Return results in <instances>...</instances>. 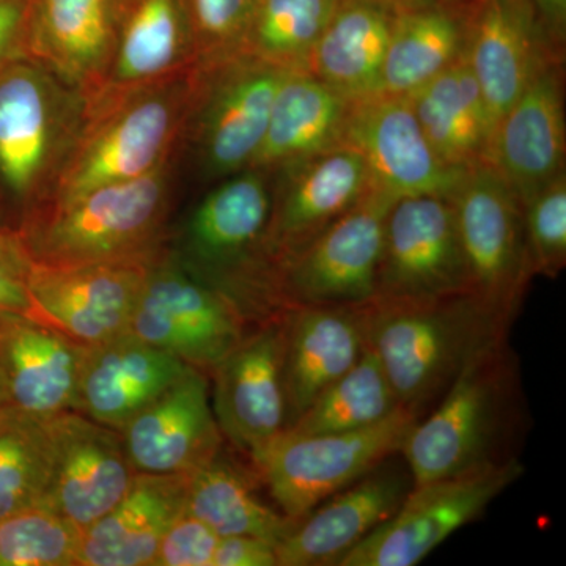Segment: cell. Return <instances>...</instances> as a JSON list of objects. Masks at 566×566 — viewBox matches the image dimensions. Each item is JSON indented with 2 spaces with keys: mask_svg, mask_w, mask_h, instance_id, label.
Here are the masks:
<instances>
[{
  "mask_svg": "<svg viewBox=\"0 0 566 566\" xmlns=\"http://www.w3.org/2000/svg\"><path fill=\"white\" fill-rule=\"evenodd\" d=\"M271 210L273 175L249 167L219 180L170 248L189 273L240 312L248 326L286 311L266 249Z\"/></svg>",
  "mask_w": 566,
  "mask_h": 566,
  "instance_id": "cell-1",
  "label": "cell"
},
{
  "mask_svg": "<svg viewBox=\"0 0 566 566\" xmlns=\"http://www.w3.org/2000/svg\"><path fill=\"white\" fill-rule=\"evenodd\" d=\"M367 348L401 408L422 417L486 349L509 340L512 323L472 293L420 303H370Z\"/></svg>",
  "mask_w": 566,
  "mask_h": 566,
  "instance_id": "cell-2",
  "label": "cell"
},
{
  "mask_svg": "<svg viewBox=\"0 0 566 566\" xmlns=\"http://www.w3.org/2000/svg\"><path fill=\"white\" fill-rule=\"evenodd\" d=\"M521 385L509 340L474 357L438 403L420 417L400 449L415 485L516 460Z\"/></svg>",
  "mask_w": 566,
  "mask_h": 566,
  "instance_id": "cell-3",
  "label": "cell"
},
{
  "mask_svg": "<svg viewBox=\"0 0 566 566\" xmlns=\"http://www.w3.org/2000/svg\"><path fill=\"white\" fill-rule=\"evenodd\" d=\"M192 91L193 70L136 91L85 98L80 133L48 202L136 180L172 161Z\"/></svg>",
  "mask_w": 566,
  "mask_h": 566,
  "instance_id": "cell-4",
  "label": "cell"
},
{
  "mask_svg": "<svg viewBox=\"0 0 566 566\" xmlns=\"http://www.w3.org/2000/svg\"><path fill=\"white\" fill-rule=\"evenodd\" d=\"M172 197V161L132 181L41 205L14 233L33 266H71L161 248Z\"/></svg>",
  "mask_w": 566,
  "mask_h": 566,
  "instance_id": "cell-5",
  "label": "cell"
},
{
  "mask_svg": "<svg viewBox=\"0 0 566 566\" xmlns=\"http://www.w3.org/2000/svg\"><path fill=\"white\" fill-rule=\"evenodd\" d=\"M84 107L80 91L28 55L0 70V199L18 223L51 199Z\"/></svg>",
  "mask_w": 566,
  "mask_h": 566,
  "instance_id": "cell-6",
  "label": "cell"
},
{
  "mask_svg": "<svg viewBox=\"0 0 566 566\" xmlns=\"http://www.w3.org/2000/svg\"><path fill=\"white\" fill-rule=\"evenodd\" d=\"M420 417L400 408L381 422L342 433L282 431L252 465L283 515L297 523L331 495L400 453Z\"/></svg>",
  "mask_w": 566,
  "mask_h": 566,
  "instance_id": "cell-7",
  "label": "cell"
},
{
  "mask_svg": "<svg viewBox=\"0 0 566 566\" xmlns=\"http://www.w3.org/2000/svg\"><path fill=\"white\" fill-rule=\"evenodd\" d=\"M289 73L248 52L193 69L182 142H188L205 178L223 180L252 166Z\"/></svg>",
  "mask_w": 566,
  "mask_h": 566,
  "instance_id": "cell-8",
  "label": "cell"
},
{
  "mask_svg": "<svg viewBox=\"0 0 566 566\" xmlns=\"http://www.w3.org/2000/svg\"><path fill=\"white\" fill-rule=\"evenodd\" d=\"M449 200L471 293L512 323L534 279L523 207L486 164L464 170Z\"/></svg>",
  "mask_w": 566,
  "mask_h": 566,
  "instance_id": "cell-9",
  "label": "cell"
},
{
  "mask_svg": "<svg viewBox=\"0 0 566 566\" xmlns=\"http://www.w3.org/2000/svg\"><path fill=\"white\" fill-rule=\"evenodd\" d=\"M248 327L221 293L189 273L164 244L153 260L126 334L210 375L240 344Z\"/></svg>",
  "mask_w": 566,
  "mask_h": 566,
  "instance_id": "cell-10",
  "label": "cell"
},
{
  "mask_svg": "<svg viewBox=\"0 0 566 566\" xmlns=\"http://www.w3.org/2000/svg\"><path fill=\"white\" fill-rule=\"evenodd\" d=\"M398 197L374 185L359 203L279 270L283 307H363L376 296L387 216Z\"/></svg>",
  "mask_w": 566,
  "mask_h": 566,
  "instance_id": "cell-11",
  "label": "cell"
},
{
  "mask_svg": "<svg viewBox=\"0 0 566 566\" xmlns=\"http://www.w3.org/2000/svg\"><path fill=\"white\" fill-rule=\"evenodd\" d=\"M524 474L517 460L412 485L389 520L365 536L338 566H415L476 517Z\"/></svg>",
  "mask_w": 566,
  "mask_h": 566,
  "instance_id": "cell-12",
  "label": "cell"
},
{
  "mask_svg": "<svg viewBox=\"0 0 566 566\" xmlns=\"http://www.w3.org/2000/svg\"><path fill=\"white\" fill-rule=\"evenodd\" d=\"M159 249L142 255L71 266L29 264L31 318L50 324L84 346L106 344L122 337L128 333Z\"/></svg>",
  "mask_w": 566,
  "mask_h": 566,
  "instance_id": "cell-13",
  "label": "cell"
},
{
  "mask_svg": "<svg viewBox=\"0 0 566 566\" xmlns=\"http://www.w3.org/2000/svg\"><path fill=\"white\" fill-rule=\"evenodd\" d=\"M471 293L455 212L447 197H400L387 216L371 303H420Z\"/></svg>",
  "mask_w": 566,
  "mask_h": 566,
  "instance_id": "cell-14",
  "label": "cell"
},
{
  "mask_svg": "<svg viewBox=\"0 0 566 566\" xmlns=\"http://www.w3.org/2000/svg\"><path fill=\"white\" fill-rule=\"evenodd\" d=\"M46 420L51 474L41 505L85 531L125 497L137 471L120 431L80 411L61 412Z\"/></svg>",
  "mask_w": 566,
  "mask_h": 566,
  "instance_id": "cell-15",
  "label": "cell"
},
{
  "mask_svg": "<svg viewBox=\"0 0 566 566\" xmlns=\"http://www.w3.org/2000/svg\"><path fill=\"white\" fill-rule=\"evenodd\" d=\"M210 375L221 433L252 461L286 428L283 314L248 331Z\"/></svg>",
  "mask_w": 566,
  "mask_h": 566,
  "instance_id": "cell-16",
  "label": "cell"
},
{
  "mask_svg": "<svg viewBox=\"0 0 566 566\" xmlns=\"http://www.w3.org/2000/svg\"><path fill=\"white\" fill-rule=\"evenodd\" d=\"M342 145L359 153L375 185L398 199H449L464 174L436 155L408 96L371 93L352 99Z\"/></svg>",
  "mask_w": 566,
  "mask_h": 566,
  "instance_id": "cell-17",
  "label": "cell"
},
{
  "mask_svg": "<svg viewBox=\"0 0 566 566\" xmlns=\"http://www.w3.org/2000/svg\"><path fill=\"white\" fill-rule=\"evenodd\" d=\"M273 175L266 249L277 271L374 188L363 156L340 145ZM279 285V283H277Z\"/></svg>",
  "mask_w": 566,
  "mask_h": 566,
  "instance_id": "cell-18",
  "label": "cell"
},
{
  "mask_svg": "<svg viewBox=\"0 0 566 566\" xmlns=\"http://www.w3.org/2000/svg\"><path fill=\"white\" fill-rule=\"evenodd\" d=\"M562 59H551L495 122L485 161L523 207L565 174L566 126Z\"/></svg>",
  "mask_w": 566,
  "mask_h": 566,
  "instance_id": "cell-19",
  "label": "cell"
},
{
  "mask_svg": "<svg viewBox=\"0 0 566 566\" xmlns=\"http://www.w3.org/2000/svg\"><path fill=\"white\" fill-rule=\"evenodd\" d=\"M137 474L188 475L222 450L208 374L189 367L120 430Z\"/></svg>",
  "mask_w": 566,
  "mask_h": 566,
  "instance_id": "cell-20",
  "label": "cell"
},
{
  "mask_svg": "<svg viewBox=\"0 0 566 566\" xmlns=\"http://www.w3.org/2000/svg\"><path fill=\"white\" fill-rule=\"evenodd\" d=\"M560 43L542 28L532 0H476L468 61L493 126L536 71L562 59Z\"/></svg>",
  "mask_w": 566,
  "mask_h": 566,
  "instance_id": "cell-21",
  "label": "cell"
},
{
  "mask_svg": "<svg viewBox=\"0 0 566 566\" xmlns=\"http://www.w3.org/2000/svg\"><path fill=\"white\" fill-rule=\"evenodd\" d=\"M412 485L408 468L385 461L297 521L277 546V566H338L397 512Z\"/></svg>",
  "mask_w": 566,
  "mask_h": 566,
  "instance_id": "cell-22",
  "label": "cell"
},
{
  "mask_svg": "<svg viewBox=\"0 0 566 566\" xmlns=\"http://www.w3.org/2000/svg\"><path fill=\"white\" fill-rule=\"evenodd\" d=\"M196 69L182 0H114L111 57L98 87L117 95L174 80Z\"/></svg>",
  "mask_w": 566,
  "mask_h": 566,
  "instance_id": "cell-23",
  "label": "cell"
},
{
  "mask_svg": "<svg viewBox=\"0 0 566 566\" xmlns=\"http://www.w3.org/2000/svg\"><path fill=\"white\" fill-rule=\"evenodd\" d=\"M367 349V316L348 305H294L283 312L286 427Z\"/></svg>",
  "mask_w": 566,
  "mask_h": 566,
  "instance_id": "cell-24",
  "label": "cell"
},
{
  "mask_svg": "<svg viewBox=\"0 0 566 566\" xmlns=\"http://www.w3.org/2000/svg\"><path fill=\"white\" fill-rule=\"evenodd\" d=\"M88 346L28 316L0 319V370L10 403L48 419L76 411Z\"/></svg>",
  "mask_w": 566,
  "mask_h": 566,
  "instance_id": "cell-25",
  "label": "cell"
},
{
  "mask_svg": "<svg viewBox=\"0 0 566 566\" xmlns=\"http://www.w3.org/2000/svg\"><path fill=\"white\" fill-rule=\"evenodd\" d=\"M189 367L129 334L88 346L76 411L120 431Z\"/></svg>",
  "mask_w": 566,
  "mask_h": 566,
  "instance_id": "cell-26",
  "label": "cell"
},
{
  "mask_svg": "<svg viewBox=\"0 0 566 566\" xmlns=\"http://www.w3.org/2000/svg\"><path fill=\"white\" fill-rule=\"evenodd\" d=\"M112 28L114 0H29L25 55L87 96L109 62Z\"/></svg>",
  "mask_w": 566,
  "mask_h": 566,
  "instance_id": "cell-27",
  "label": "cell"
},
{
  "mask_svg": "<svg viewBox=\"0 0 566 566\" xmlns=\"http://www.w3.org/2000/svg\"><path fill=\"white\" fill-rule=\"evenodd\" d=\"M188 476L137 474L125 497L82 531L77 566H151L163 535L185 512Z\"/></svg>",
  "mask_w": 566,
  "mask_h": 566,
  "instance_id": "cell-28",
  "label": "cell"
},
{
  "mask_svg": "<svg viewBox=\"0 0 566 566\" xmlns=\"http://www.w3.org/2000/svg\"><path fill=\"white\" fill-rule=\"evenodd\" d=\"M476 0H434L398 13L376 93L411 96L468 54Z\"/></svg>",
  "mask_w": 566,
  "mask_h": 566,
  "instance_id": "cell-29",
  "label": "cell"
},
{
  "mask_svg": "<svg viewBox=\"0 0 566 566\" xmlns=\"http://www.w3.org/2000/svg\"><path fill=\"white\" fill-rule=\"evenodd\" d=\"M352 99L308 71H290L275 95L253 169L275 174L318 153L340 147Z\"/></svg>",
  "mask_w": 566,
  "mask_h": 566,
  "instance_id": "cell-30",
  "label": "cell"
},
{
  "mask_svg": "<svg viewBox=\"0 0 566 566\" xmlns=\"http://www.w3.org/2000/svg\"><path fill=\"white\" fill-rule=\"evenodd\" d=\"M397 14L376 0H342L305 71L349 99L378 92Z\"/></svg>",
  "mask_w": 566,
  "mask_h": 566,
  "instance_id": "cell-31",
  "label": "cell"
},
{
  "mask_svg": "<svg viewBox=\"0 0 566 566\" xmlns=\"http://www.w3.org/2000/svg\"><path fill=\"white\" fill-rule=\"evenodd\" d=\"M436 155L457 170L485 161L491 120L468 54L409 96Z\"/></svg>",
  "mask_w": 566,
  "mask_h": 566,
  "instance_id": "cell-32",
  "label": "cell"
},
{
  "mask_svg": "<svg viewBox=\"0 0 566 566\" xmlns=\"http://www.w3.org/2000/svg\"><path fill=\"white\" fill-rule=\"evenodd\" d=\"M255 471L218 453L188 476L186 510L219 536H256L281 545L296 526L281 510L264 504Z\"/></svg>",
  "mask_w": 566,
  "mask_h": 566,
  "instance_id": "cell-33",
  "label": "cell"
},
{
  "mask_svg": "<svg viewBox=\"0 0 566 566\" xmlns=\"http://www.w3.org/2000/svg\"><path fill=\"white\" fill-rule=\"evenodd\" d=\"M400 408L381 364L367 348L344 376L323 390L304 415L283 431L323 434L359 430L381 422Z\"/></svg>",
  "mask_w": 566,
  "mask_h": 566,
  "instance_id": "cell-34",
  "label": "cell"
},
{
  "mask_svg": "<svg viewBox=\"0 0 566 566\" xmlns=\"http://www.w3.org/2000/svg\"><path fill=\"white\" fill-rule=\"evenodd\" d=\"M342 0H259L243 52L283 70L305 71Z\"/></svg>",
  "mask_w": 566,
  "mask_h": 566,
  "instance_id": "cell-35",
  "label": "cell"
},
{
  "mask_svg": "<svg viewBox=\"0 0 566 566\" xmlns=\"http://www.w3.org/2000/svg\"><path fill=\"white\" fill-rule=\"evenodd\" d=\"M50 474L48 420L13 405L0 408V520L41 504Z\"/></svg>",
  "mask_w": 566,
  "mask_h": 566,
  "instance_id": "cell-36",
  "label": "cell"
},
{
  "mask_svg": "<svg viewBox=\"0 0 566 566\" xmlns=\"http://www.w3.org/2000/svg\"><path fill=\"white\" fill-rule=\"evenodd\" d=\"M82 531L46 505L0 520V566H77Z\"/></svg>",
  "mask_w": 566,
  "mask_h": 566,
  "instance_id": "cell-37",
  "label": "cell"
},
{
  "mask_svg": "<svg viewBox=\"0 0 566 566\" xmlns=\"http://www.w3.org/2000/svg\"><path fill=\"white\" fill-rule=\"evenodd\" d=\"M191 29L196 66L244 50L259 0H182Z\"/></svg>",
  "mask_w": 566,
  "mask_h": 566,
  "instance_id": "cell-38",
  "label": "cell"
},
{
  "mask_svg": "<svg viewBox=\"0 0 566 566\" xmlns=\"http://www.w3.org/2000/svg\"><path fill=\"white\" fill-rule=\"evenodd\" d=\"M532 274L556 279L566 266V175L562 174L523 205Z\"/></svg>",
  "mask_w": 566,
  "mask_h": 566,
  "instance_id": "cell-39",
  "label": "cell"
},
{
  "mask_svg": "<svg viewBox=\"0 0 566 566\" xmlns=\"http://www.w3.org/2000/svg\"><path fill=\"white\" fill-rule=\"evenodd\" d=\"M221 536L185 509L163 535L151 566H212Z\"/></svg>",
  "mask_w": 566,
  "mask_h": 566,
  "instance_id": "cell-40",
  "label": "cell"
},
{
  "mask_svg": "<svg viewBox=\"0 0 566 566\" xmlns=\"http://www.w3.org/2000/svg\"><path fill=\"white\" fill-rule=\"evenodd\" d=\"M29 260L17 233L0 226V316H28L32 305L28 293Z\"/></svg>",
  "mask_w": 566,
  "mask_h": 566,
  "instance_id": "cell-41",
  "label": "cell"
},
{
  "mask_svg": "<svg viewBox=\"0 0 566 566\" xmlns=\"http://www.w3.org/2000/svg\"><path fill=\"white\" fill-rule=\"evenodd\" d=\"M212 566H277V545L256 536H222Z\"/></svg>",
  "mask_w": 566,
  "mask_h": 566,
  "instance_id": "cell-42",
  "label": "cell"
},
{
  "mask_svg": "<svg viewBox=\"0 0 566 566\" xmlns=\"http://www.w3.org/2000/svg\"><path fill=\"white\" fill-rule=\"evenodd\" d=\"M29 0H0V70L25 55Z\"/></svg>",
  "mask_w": 566,
  "mask_h": 566,
  "instance_id": "cell-43",
  "label": "cell"
},
{
  "mask_svg": "<svg viewBox=\"0 0 566 566\" xmlns=\"http://www.w3.org/2000/svg\"><path fill=\"white\" fill-rule=\"evenodd\" d=\"M538 6L545 11L546 18L556 24V31L560 35V21L565 17L566 0H536Z\"/></svg>",
  "mask_w": 566,
  "mask_h": 566,
  "instance_id": "cell-44",
  "label": "cell"
},
{
  "mask_svg": "<svg viewBox=\"0 0 566 566\" xmlns=\"http://www.w3.org/2000/svg\"><path fill=\"white\" fill-rule=\"evenodd\" d=\"M376 2L385 3V6L390 7L397 13H403V11L427 6V3L434 2V0H376Z\"/></svg>",
  "mask_w": 566,
  "mask_h": 566,
  "instance_id": "cell-45",
  "label": "cell"
},
{
  "mask_svg": "<svg viewBox=\"0 0 566 566\" xmlns=\"http://www.w3.org/2000/svg\"><path fill=\"white\" fill-rule=\"evenodd\" d=\"M7 405H11L9 389H7L6 376H3L2 370H0V408Z\"/></svg>",
  "mask_w": 566,
  "mask_h": 566,
  "instance_id": "cell-46",
  "label": "cell"
},
{
  "mask_svg": "<svg viewBox=\"0 0 566 566\" xmlns=\"http://www.w3.org/2000/svg\"><path fill=\"white\" fill-rule=\"evenodd\" d=\"M2 318H3V316H0V319H2Z\"/></svg>",
  "mask_w": 566,
  "mask_h": 566,
  "instance_id": "cell-47",
  "label": "cell"
}]
</instances>
